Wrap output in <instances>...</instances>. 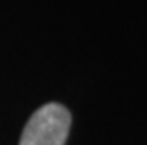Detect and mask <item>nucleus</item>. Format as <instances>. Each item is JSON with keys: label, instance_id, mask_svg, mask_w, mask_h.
<instances>
[{"label": "nucleus", "instance_id": "f257e3e1", "mask_svg": "<svg viewBox=\"0 0 147 145\" xmlns=\"http://www.w3.org/2000/svg\"><path fill=\"white\" fill-rule=\"evenodd\" d=\"M70 112L60 103L37 108L21 133L20 145H65L70 131Z\"/></svg>", "mask_w": 147, "mask_h": 145}]
</instances>
